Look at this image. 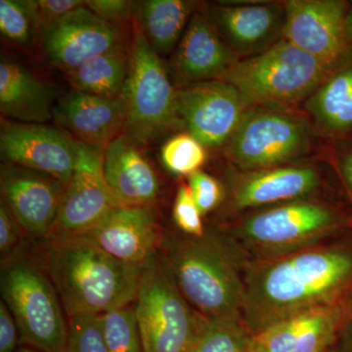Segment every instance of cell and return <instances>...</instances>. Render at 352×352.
Instances as JSON below:
<instances>
[{
	"label": "cell",
	"instance_id": "34",
	"mask_svg": "<svg viewBox=\"0 0 352 352\" xmlns=\"http://www.w3.org/2000/svg\"><path fill=\"white\" fill-rule=\"evenodd\" d=\"M23 229L11 214L10 210L0 201V258L1 263L23 254Z\"/></svg>",
	"mask_w": 352,
	"mask_h": 352
},
{
	"label": "cell",
	"instance_id": "6",
	"mask_svg": "<svg viewBox=\"0 0 352 352\" xmlns=\"http://www.w3.org/2000/svg\"><path fill=\"white\" fill-rule=\"evenodd\" d=\"M133 307L145 352H192L207 325L176 286L159 251L141 270Z\"/></svg>",
	"mask_w": 352,
	"mask_h": 352
},
{
	"label": "cell",
	"instance_id": "22",
	"mask_svg": "<svg viewBox=\"0 0 352 352\" xmlns=\"http://www.w3.org/2000/svg\"><path fill=\"white\" fill-rule=\"evenodd\" d=\"M103 173L120 205L153 206L159 196V180L154 168L139 145L124 133L104 152Z\"/></svg>",
	"mask_w": 352,
	"mask_h": 352
},
{
	"label": "cell",
	"instance_id": "15",
	"mask_svg": "<svg viewBox=\"0 0 352 352\" xmlns=\"http://www.w3.org/2000/svg\"><path fill=\"white\" fill-rule=\"evenodd\" d=\"M66 183L16 164L1 163V201L28 237L45 241L52 232Z\"/></svg>",
	"mask_w": 352,
	"mask_h": 352
},
{
	"label": "cell",
	"instance_id": "9",
	"mask_svg": "<svg viewBox=\"0 0 352 352\" xmlns=\"http://www.w3.org/2000/svg\"><path fill=\"white\" fill-rule=\"evenodd\" d=\"M307 122L278 106H252L226 143L229 161L243 171L275 168L309 149Z\"/></svg>",
	"mask_w": 352,
	"mask_h": 352
},
{
	"label": "cell",
	"instance_id": "38",
	"mask_svg": "<svg viewBox=\"0 0 352 352\" xmlns=\"http://www.w3.org/2000/svg\"><path fill=\"white\" fill-rule=\"evenodd\" d=\"M351 145L340 152L339 168L342 179L349 187L352 197V143Z\"/></svg>",
	"mask_w": 352,
	"mask_h": 352
},
{
	"label": "cell",
	"instance_id": "19",
	"mask_svg": "<svg viewBox=\"0 0 352 352\" xmlns=\"http://www.w3.org/2000/svg\"><path fill=\"white\" fill-rule=\"evenodd\" d=\"M82 236L113 258L138 267L157 254L161 239L153 206H120Z\"/></svg>",
	"mask_w": 352,
	"mask_h": 352
},
{
	"label": "cell",
	"instance_id": "16",
	"mask_svg": "<svg viewBox=\"0 0 352 352\" xmlns=\"http://www.w3.org/2000/svg\"><path fill=\"white\" fill-rule=\"evenodd\" d=\"M349 300L310 308L252 335L254 352H327L349 325Z\"/></svg>",
	"mask_w": 352,
	"mask_h": 352
},
{
	"label": "cell",
	"instance_id": "8",
	"mask_svg": "<svg viewBox=\"0 0 352 352\" xmlns=\"http://www.w3.org/2000/svg\"><path fill=\"white\" fill-rule=\"evenodd\" d=\"M344 223L337 208L302 199L254 212L241 222L236 236L254 258H270L320 245Z\"/></svg>",
	"mask_w": 352,
	"mask_h": 352
},
{
	"label": "cell",
	"instance_id": "10",
	"mask_svg": "<svg viewBox=\"0 0 352 352\" xmlns=\"http://www.w3.org/2000/svg\"><path fill=\"white\" fill-rule=\"evenodd\" d=\"M131 38L132 32L102 19L85 4L44 28L38 50L48 67L66 74Z\"/></svg>",
	"mask_w": 352,
	"mask_h": 352
},
{
	"label": "cell",
	"instance_id": "40",
	"mask_svg": "<svg viewBox=\"0 0 352 352\" xmlns=\"http://www.w3.org/2000/svg\"><path fill=\"white\" fill-rule=\"evenodd\" d=\"M16 352H39L38 351H36V349H32V347L25 346V347H19V349H18Z\"/></svg>",
	"mask_w": 352,
	"mask_h": 352
},
{
	"label": "cell",
	"instance_id": "41",
	"mask_svg": "<svg viewBox=\"0 0 352 352\" xmlns=\"http://www.w3.org/2000/svg\"><path fill=\"white\" fill-rule=\"evenodd\" d=\"M351 217H349V222H351V224L352 226V197H351Z\"/></svg>",
	"mask_w": 352,
	"mask_h": 352
},
{
	"label": "cell",
	"instance_id": "26",
	"mask_svg": "<svg viewBox=\"0 0 352 352\" xmlns=\"http://www.w3.org/2000/svg\"><path fill=\"white\" fill-rule=\"evenodd\" d=\"M131 64V41L89 60L64 75L72 90L106 98H117L124 95Z\"/></svg>",
	"mask_w": 352,
	"mask_h": 352
},
{
	"label": "cell",
	"instance_id": "12",
	"mask_svg": "<svg viewBox=\"0 0 352 352\" xmlns=\"http://www.w3.org/2000/svg\"><path fill=\"white\" fill-rule=\"evenodd\" d=\"M176 106L183 129L206 148L226 145L250 108L226 80H210L176 88Z\"/></svg>",
	"mask_w": 352,
	"mask_h": 352
},
{
	"label": "cell",
	"instance_id": "3",
	"mask_svg": "<svg viewBox=\"0 0 352 352\" xmlns=\"http://www.w3.org/2000/svg\"><path fill=\"white\" fill-rule=\"evenodd\" d=\"M159 254L192 307L208 320L242 317L244 264L239 249L214 234L166 232Z\"/></svg>",
	"mask_w": 352,
	"mask_h": 352
},
{
	"label": "cell",
	"instance_id": "13",
	"mask_svg": "<svg viewBox=\"0 0 352 352\" xmlns=\"http://www.w3.org/2000/svg\"><path fill=\"white\" fill-rule=\"evenodd\" d=\"M351 7L344 0H291L285 4L284 38L324 63L339 67L352 55L346 34Z\"/></svg>",
	"mask_w": 352,
	"mask_h": 352
},
{
	"label": "cell",
	"instance_id": "33",
	"mask_svg": "<svg viewBox=\"0 0 352 352\" xmlns=\"http://www.w3.org/2000/svg\"><path fill=\"white\" fill-rule=\"evenodd\" d=\"M188 186L203 214L214 210L223 200L224 189L221 183L203 171H197L189 176Z\"/></svg>",
	"mask_w": 352,
	"mask_h": 352
},
{
	"label": "cell",
	"instance_id": "5",
	"mask_svg": "<svg viewBox=\"0 0 352 352\" xmlns=\"http://www.w3.org/2000/svg\"><path fill=\"white\" fill-rule=\"evenodd\" d=\"M336 68L283 38L261 54L240 59L224 80L250 107H279L308 98Z\"/></svg>",
	"mask_w": 352,
	"mask_h": 352
},
{
	"label": "cell",
	"instance_id": "32",
	"mask_svg": "<svg viewBox=\"0 0 352 352\" xmlns=\"http://www.w3.org/2000/svg\"><path fill=\"white\" fill-rule=\"evenodd\" d=\"M203 214L199 210L188 184L180 185L173 208V217L176 226L184 235L203 237L205 235Z\"/></svg>",
	"mask_w": 352,
	"mask_h": 352
},
{
	"label": "cell",
	"instance_id": "2",
	"mask_svg": "<svg viewBox=\"0 0 352 352\" xmlns=\"http://www.w3.org/2000/svg\"><path fill=\"white\" fill-rule=\"evenodd\" d=\"M43 248V268L68 318L107 314L135 300L142 267L113 258L85 236H50Z\"/></svg>",
	"mask_w": 352,
	"mask_h": 352
},
{
	"label": "cell",
	"instance_id": "20",
	"mask_svg": "<svg viewBox=\"0 0 352 352\" xmlns=\"http://www.w3.org/2000/svg\"><path fill=\"white\" fill-rule=\"evenodd\" d=\"M210 18L238 57L261 54L284 34L285 6L274 3L217 6Z\"/></svg>",
	"mask_w": 352,
	"mask_h": 352
},
{
	"label": "cell",
	"instance_id": "11",
	"mask_svg": "<svg viewBox=\"0 0 352 352\" xmlns=\"http://www.w3.org/2000/svg\"><path fill=\"white\" fill-rule=\"evenodd\" d=\"M80 148V141L61 127L1 119L2 163L38 171L67 184L78 163Z\"/></svg>",
	"mask_w": 352,
	"mask_h": 352
},
{
	"label": "cell",
	"instance_id": "27",
	"mask_svg": "<svg viewBox=\"0 0 352 352\" xmlns=\"http://www.w3.org/2000/svg\"><path fill=\"white\" fill-rule=\"evenodd\" d=\"M43 30L38 1L0 0V32L7 43L19 50H32L38 47Z\"/></svg>",
	"mask_w": 352,
	"mask_h": 352
},
{
	"label": "cell",
	"instance_id": "7",
	"mask_svg": "<svg viewBox=\"0 0 352 352\" xmlns=\"http://www.w3.org/2000/svg\"><path fill=\"white\" fill-rule=\"evenodd\" d=\"M126 120L122 133L139 146L182 131L173 87L161 57L142 32L132 25L131 64L124 92Z\"/></svg>",
	"mask_w": 352,
	"mask_h": 352
},
{
	"label": "cell",
	"instance_id": "36",
	"mask_svg": "<svg viewBox=\"0 0 352 352\" xmlns=\"http://www.w3.org/2000/svg\"><path fill=\"white\" fill-rule=\"evenodd\" d=\"M21 342L19 329L6 302H0V352H16Z\"/></svg>",
	"mask_w": 352,
	"mask_h": 352
},
{
	"label": "cell",
	"instance_id": "14",
	"mask_svg": "<svg viewBox=\"0 0 352 352\" xmlns=\"http://www.w3.org/2000/svg\"><path fill=\"white\" fill-rule=\"evenodd\" d=\"M103 155L80 142L78 163L65 186L50 236L85 235L122 206L104 177Z\"/></svg>",
	"mask_w": 352,
	"mask_h": 352
},
{
	"label": "cell",
	"instance_id": "30",
	"mask_svg": "<svg viewBox=\"0 0 352 352\" xmlns=\"http://www.w3.org/2000/svg\"><path fill=\"white\" fill-rule=\"evenodd\" d=\"M161 159L166 170L177 175H191L207 161L206 147L188 132L176 134L164 143Z\"/></svg>",
	"mask_w": 352,
	"mask_h": 352
},
{
	"label": "cell",
	"instance_id": "1",
	"mask_svg": "<svg viewBox=\"0 0 352 352\" xmlns=\"http://www.w3.org/2000/svg\"><path fill=\"white\" fill-rule=\"evenodd\" d=\"M244 286L242 319L254 335L298 312L349 300L352 251L317 245L245 261Z\"/></svg>",
	"mask_w": 352,
	"mask_h": 352
},
{
	"label": "cell",
	"instance_id": "31",
	"mask_svg": "<svg viewBox=\"0 0 352 352\" xmlns=\"http://www.w3.org/2000/svg\"><path fill=\"white\" fill-rule=\"evenodd\" d=\"M67 352H109L102 332L100 315L69 317Z\"/></svg>",
	"mask_w": 352,
	"mask_h": 352
},
{
	"label": "cell",
	"instance_id": "23",
	"mask_svg": "<svg viewBox=\"0 0 352 352\" xmlns=\"http://www.w3.org/2000/svg\"><path fill=\"white\" fill-rule=\"evenodd\" d=\"M54 91L17 60H0V113L2 119L22 124H47L53 120Z\"/></svg>",
	"mask_w": 352,
	"mask_h": 352
},
{
	"label": "cell",
	"instance_id": "25",
	"mask_svg": "<svg viewBox=\"0 0 352 352\" xmlns=\"http://www.w3.org/2000/svg\"><path fill=\"white\" fill-rule=\"evenodd\" d=\"M198 2L186 0L135 1L133 25L142 32L160 57L177 47Z\"/></svg>",
	"mask_w": 352,
	"mask_h": 352
},
{
	"label": "cell",
	"instance_id": "29",
	"mask_svg": "<svg viewBox=\"0 0 352 352\" xmlns=\"http://www.w3.org/2000/svg\"><path fill=\"white\" fill-rule=\"evenodd\" d=\"M100 316L109 352H145L133 303Z\"/></svg>",
	"mask_w": 352,
	"mask_h": 352
},
{
	"label": "cell",
	"instance_id": "39",
	"mask_svg": "<svg viewBox=\"0 0 352 352\" xmlns=\"http://www.w3.org/2000/svg\"><path fill=\"white\" fill-rule=\"evenodd\" d=\"M346 34L349 43L352 46V4L346 16Z\"/></svg>",
	"mask_w": 352,
	"mask_h": 352
},
{
	"label": "cell",
	"instance_id": "21",
	"mask_svg": "<svg viewBox=\"0 0 352 352\" xmlns=\"http://www.w3.org/2000/svg\"><path fill=\"white\" fill-rule=\"evenodd\" d=\"M320 176L310 166H275L244 171L231 182V200L236 210L302 200L314 193Z\"/></svg>",
	"mask_w": 352,
	"mask_h": 352
},
{
	"label": "cell",
	"instance_id": "37",
	"mask_svg": "<svg viewBox=\"0 0 352 352\" xmlns=\"http://www.w3.org/2000/svg\"><path fill=\"white\" fill-rule=\"evenodd\" d=\"M43 29L55 21L85 6L82 0H36Z\"/></svg>",
	"mask_w": 352,
	"mask_h": 352
},
{
	"label": "cell",
	"instance_id": "35",
	"mask_svg": "<svg viewBox=\"0 0 352 352\" xmlns=\"http://www.w3.org/2000/svg\"><path fill=\"white\" fill-rule=\"evenodd\" d=\"M85 6L98 17L117 27L132 28L135 16V1L129 0H87Z\"/></svg>",
	"mask_w": 352,
	"mask_h": 352
},
{
	"label": "cell",
	"instance_id": "17",
	"mask_svg": "<svg viewBox=\"0 0 352 352\" xmlns=\"http://www.w3.org/2000/svg\"><path fill=\"white\" fill-rule=\"evenodd\" d=\"M239 57L227 45L210 16L195 12L171 59V71L179 87L224 80Z\"/></svg>",
	"mask_w": 352,
	"mask_h": 352
},
{
	"label": "cell",
	"instance_id": "4",
	"mask_svg": "<svg viewBox=\"0 0 352 352\" xmlns=\"http://www.w3.org/2000/svg\"><path fill=\"white\" fill-rule=\"evenodd\" d=\"M0 289L23 344L39 352H67L68 316L43 266L24 254L1 263Z\"/></svg>",
	"mask_w": 352,
	"mask_h": 352
},
{
	"label": "cell",
	"instance_id": "28",
	"mask_svg": "<svg viewBox=\"0 0 352 352\" xmlns=\"http://www.w3.org/2000/svg\"><path fill=\"white\" fill-rule=\"evenodd\" d=\"M192 352H254L252 333L242 317L208 319Z\"/></svg>",
	"mask_w": 352,
	"mask_h": 352
},
{
	"label": "cell",
	"instance_id": "18",
	"mask_svg": "<svg viewBox=\"0 0 352 352\" xmlns=\"http://www.w3.org/2000/svg\"><path fill=\"white\" fill-rule=\"evenodd\" d=\"M124 95L106 98L71 90L57 98L53 120L83 144L105 152L124 132L126 120Z\"/></svg>",
	"mask_w": 352,
	"mask_h": 352
},
{
	"label": "cell",
	"instance_id": "24",
	"mask_svg": "<svg viewBox=\"0 0 352 352\" xmlns=\"http://www.w3.org/2000/svg\"><path fill=\"white\" fill-rule=\"evenodd\" d=\"M305 108L333 138L352 135V55L308 97Z\"/></svg>",
	"mask_w": 352,
	"mask_h": 352
}]
</instances>
